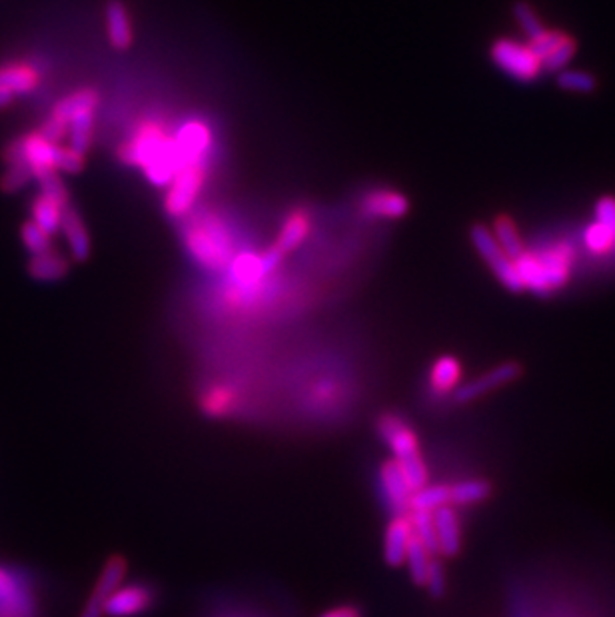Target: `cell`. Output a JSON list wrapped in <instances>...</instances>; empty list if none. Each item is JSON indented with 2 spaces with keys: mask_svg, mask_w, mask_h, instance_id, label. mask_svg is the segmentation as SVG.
<instances>
[{
  "mask_svg": "<svg viewBox=\"0 0 615 617\" xmlns=\"http://www.w3.org/2000/svg\"><path fill=\"white\" fill-rule=\"evenodd\" d=\"M558 84L570 92H592L596 88V78L586 70H560Z\"/></svg>",
  "mask_w": 615,
  "mask_h": 617,
  "instance_id": "34",
  "label": "cell"
},
{
  "mask_svg": "<svg viewBox=\"0 0 615 617\" xmlns=\"http://www.w3.org/2000/svg\"><path fill=\"white\" fill-rule=\"evenodd\" d=\"M238 402V396L232 388L228 386H212L204 392V396L200 398V408L204 410L206 416L212 418H222L226 414H230L234 410Z\"/></svg>",
  "mask_w": 615,
  "mask_h": 617,
  "instance_id": "26",
  "label": "cell"
},
{
  "mask_svg": "<svg viewBox=\"0 0 615 617\" xmlns=\"http://www.w3.org/2000/svg\"><path fill=\"white\" fill-rule=\"evenodd\" d=\"M210 174L208 162H188L178 166L172 180L164 186V212L182 220L194 210Z\"/></svg>",
  "mask_w": 615,
  "mask_h": 617,
  "instance_id": "7",
  "label": "cell"
},
{
  "mask_svg": "<svg viewBox=\"0 0 615 617\" xmlns=\"http://www.w3.org/2000/svg\"><path fill=\"white\" fill-rule=\"evenodd\" d=\"M514 14H516L522 30L528 34V38H534L544 30V24L540 22L536 10L528 2H518L516 8H514Z\"/></svg>",
  "mask_w": 615,
  "mask_h": 617,
  "instance_id": "35",
  "label": "cell"
},
{
  "mask_svg": "<svg viewBox=\"0 0 615 617\" xmlns=\"http://www.w3.org/2000/svg\"><path fill=\"white\" fill-rule=\"evenodd\" d=\"M434 554L416 538L412 536L410 540V546L406 550V558H404V564L408 566L410 570V578L416 586H424V580H426V574H428V568L432 564V558Z\"/></svg>",
  "mask_w": 615,
  "mask_h": 617,
  "instance_id": "29",
  "label": "cell"
},
{
  "mask_svg": "<svg viewBox=\"0 0 615 617\" xmlns=\"http://www.w3.org/2000/svg\"><path fill=\"white\" fill-rule=\"evenodd\" d=\"M414 532L410 514H396L384 534V560L392 568H400L406 558V550L410 546Z\"/></svg>",
  "mask_w": 615,
  "mask_h": 617,
  "instance_id": "20",
  "label": "cell"
},
{
  "mask_svg": "<svg viewBox=\"0 0 615 617\" xmlns=\"http://www.w3.org/2000/svg\"><path fill=\"white\" fill-rule=\"evenodd\" d=\"M492 496V484L486 480H466L450 486L452 506H472Z\"/></svg>",
  "mask_w": 615,
  "mask_h": 617,
  "instance_id": "28",
  "label": "cell"
},
{
  "mask_svg": "<svg viewBox=\"0 0 615 617\" xmlns=\"http://www.w3.org/2000/svg\"><path fill=\"white\" fill-rule=\"evenodd\" d=\"M318 617H362V612L356 606H338Z\"/></svg>",
  "mask_w": 615,
  "mask_h": 617,
  "instance_id": "39",
  "label": "cell"
},
{
  "mask_svg": "<svg viewBox=\"0 0 615 617\" xmlns=\"http://www.w3.org/2000/svg\"><path fill=\"white\" fill-rule=\"evenodd\" d=\"M154 602V596L150 588L142 584H130V586H118L110 598L104 604V616L106 617H134L144 614Z\"/></svg>",
  "mask_w": 615,
  "mask_h": 617,
  "instance_id": "15",
  "label": "cell"
},
{
  "mask_svg": "<svg viewBox=\"0 0 615 617\" xmlns=\"http://www.w3.org/2000/svg\"><path fill=\"white\" fill-rule=\"evenodd\" d=\"M20 240H22L24 248L30 252V256L52 248V234H48L44 228H40L32 220H28L20 226Z\"/></svg>",
  "mask_w": 615,
  "mask_h": 617,
  "instance_id": "33",
  "label": "cell"
},
{
  "mask_svg": "<svg viewBox=\"0 0 615 617\" xmlns=\"http://www.w3.org/2000/svg\"><path fill=\"white\" fill-rule=\"evenodd\" d=\"M446 586H448V580H446L444 566L438 560H432L428 574H426V580H424V588L430 592L432 598H444Z\"/></svg>",
  "mask_w": 615,
  "mask_h": 617,
  "instance_id": "36",
  "label": "cell"
},
{
  "mask_svg": "<svg viewBox=\"0 0 615 617\" xmlns=\"http://www.w3.org/2000/svg\"><path fill=\"white\" fill-rule=\"evenodd\" d=\"M436 538H438V554L442 556H458L462 550V524L456 508L452 504L434 510Z\"/></svg>",
  "mask_w": 615,
  "mask_h": 617,
  "instance_id": "21",
  "label": "cell"
},
{
  "mask_svg": "<svg viewBox=\"0 0 615 617\" xmlns=\"http://www.w3.org/2000/svg\"><path fill=\"white\" fill-rule=\"evenodd\" d=\"M68 206V192L60 174H48L38 180V194L30 206V220L54 236L60 232Z\"/></svg>",
  "mask_w": 615,
  "mask_h": 617,
  "instance_id": "8",
  "label": "cell"
},
{
  "mask_svg": "<svg viewBox=\"0 0 615 617\" xmlns=\"http://www.w3.org/2000/svg\"><path fill=\"white\" fill-rule=\"evenodd\" d=\"M472 236V244L476 248V252L482 256V260L490 266V270L496 274V278L504 284V288H508L510 292H524V284L522 278L518 274V268L514 264V260L502 250V246L496 242L492 230L488 226L476 224L470 232Z\"/></svg>",
  "mask_w": 615,
  "mask_h": 617,
  "instance_id": "9",
  "label": "cell"
},
{
  "mask_svg": "<svg viewBox=\"0 0 615 617\" xmlns=\"http://www.w3.org/2000/svg\"><path fill=\"white\" fill-rule=\"evenodd\" d=\"M450 504V486L446 484H426L424 488L412 492L410 498V510H426V512H434L442 506Z\"/></svg>",
  "mask_w": 615,
  "mask_h": 617,
  "instance_id": "30",
  "label": "cell"
},
{
  "mask_svg": "<svg viewBox=\"0 0 615 617\" xmlns=\"http://www.w3.org/2000/svg\"><path fill=\"white\" fill-rule=\"evenodd\" d=\"M182 242L188 256L210 272H224L236 254L226 222L210 210L198 212L186 220Z\"/></svg>",
  "mask_w": 615,
  "mask_h": 617,
  "instance_id": "3",
  "label": "cell"
},
{
  "mask_svg": "<svg viewBox=\"0 0 615 617\" xmlns=\"http://www.w3.org/2000/svg\"><path fill=\"white\" fill-rule=\"evenodd\" d=\"M180 166L188 162H210L214 134L206 120L188 118L174 130Z\"/></svg>",
  "mask_w": 615,
  "mask_h": 617,
  "instance_id": "11",
  "label": "cell"
},
{
  "mask_svg": "<svg viewBox=\"0 0 615 617\" xmlns=\"http://www.w3.org/2000/svg\"><path fill=\"white\" fill-rule=\"evenodd\" d=\"M128 572V562L122 556H110L102 566V572L94 584V590L80 612V617H104V604L110 594L124 582Z\"/></svg>",
  "mask_w": 615,
  "mask_h": 617,
  "instance_id": "14",
  "label": "cell"
},
{
  "mask_svg": "<svg viewBox=\"0 0 615 617\" xmlns=\"http://www.w3.org/2000/svg\"><path fill=\"white\" fill-rule=\"evenodd\" d=\"M12 100H14V96H12V94H8V92L0 90V110H2V108H6L8 104H12Z\"/></svg>",
  "mask_w": 615,
  "mask_h": 617,
  "instance_id": "40",
  "label": "cell"
},
{
  "mask_svg": "<svg viewBox=\"0 0 615 617\" xmlns=\"http://www.w3.org/2000/svg\"><path fill=\"white\" fill-rule=\"evenodd\" d=\"M312 230V216L306 208H294L290 210V214L284 218L276 242L272 244L280 254L288 256L290 252L298 250L306 238L310 236Z\"/></svg>",
  "mask_w": 615,
  "mask_h": 617,
  "instance_id": "19",
  "label": "cell"
},
{
  "mask_svg": "<svg viewBox=\"0 0 615 617\" xmlns=\"http://www.w3.org/2000/svg\"><path fill=\"white\" fill-rule=\"evenodd\" d=\"M462 384V364L456 356H440L430 368V386L438 394H454Z\"/></svg>",
  "mask_w": 615,
  "mask_h": 617,
  "instance_id": "25",
  "label": "cell"
},
{
  "mask_svg": "<svg viewBox=\"0 0 615 617\" xmlns=\"http://www.w3.org/2000/svg\"><path fill=\"white\" fill-rule=\"evenodd\" d=\"M58 142H52L46 134L38 130H30L10 142L4 150V164H16L30 172L32 180H40L48 174H58L56 156Z\"/></svg>",
  "mask_w": 615,
  "mask_h": 617,
  "instance_id": "6",
  "label": "cell"
},
{
  "mask_svg": "<svg viewBox=\"0 0 615 617\" xmlns=\"http://www.w3.org/2000/svg\"><path fill=\"white\" fill-rule=\"evenodd\" d=\"M378 434L390 446L394 460L400 464L412 492L424 488L430 482L428 466L420 452V438L414 428L398 414H382L378 418Z\"/></svg>",
  "mask_w": 615,
  "mask_h": 617,
  "instance_id": "5",
  "label": "cell"
},
{
  "mask_svg": "<svg viewBox=\"0 0 615 617\" xmlns=\"http://www.w3.org/2000/svg\"><path fill=\"white\" fill-rule=\"evenodd\" d=\"M42 82V72L34 62L12 60L0 64V90L16 96L34 92Z\"/></svg>",
  "mask_w": 615,
  "mask_h": 617,
  "instance_id": "17",
  "label": "cell"
},
{
  "mask_svg": "<svg viewBox=\"0 0 615 617\" xmlns=\"http://www.w3.org/2000/svg\"><path fill=\"white\" fill-rule=\"evenodd\" d=\"M98 102L100 94L96 88L92 86L76 88L74 92L54 102V106L50 108L48 116L40 126V132L58 144H64V140H68V146L86 154L94 140V120Z\"/></svg>",
  "mask_w": 615,
  "mask_h": 617,
  "instance_id": "2",
  "label": "cell"
},
{
  "mask_svg": "<svg viewBox=\"0 0 615 617\" xmlns=\"http://www.w3.org/2000/svg\"><path fill=\"white\" fill-rule=\"evenodd\" d=\"M584 242L588 246V250L592 254H598V256H604V254H610L612 250H615V234L606 228L604 224L600 222H594L586 228V234H584Z\"/></svg>",
  "mask_w": 615,
  "mask_h": 617,
  "instance_id": "32",
  "label": "cell"
},
{
  "mask_svg": "<svg viewBox=\"0 0 615 617\" xmlns=\"http://www.w3.org/2000/svg\"><path fill=\"white\" fill-rule=\"evenodd\" d=\"M530 46L542 60V66L550 72L564 70L578 50V44L570 34L548 28H544L538 36L530 38Z\"/></svg>",
  "mask_w": 615,
  "mask_h": 617,
  "instance_id": "12",
  "label": "cell"
},
{
  "mask_svg": "<svg viewBox=\"0 0 615 617\" xmlns=\"http://www.w3.org/2000/svg\"><path fill=\"white\" fill-rule=\"evenodd\" d=\"M492 58L504 72L524 82L536 80L544 70L542 60L532 50V46L512 38L496 40L492 46Z\"/></svg>",
  "mask_w": 615,
  "mask_h": 617,
  "instance_id": "10",
  "label": "cell"
},
{
  "mask_svg": "<svg viewBox=\"0 0 615 617\" xmlns=\"http://www.w3.org/2000/svg\"><path fill=\"white\" fill-rule=\"evenodd\" d=\"M492 234L496 238V242L502 246V250L514 260L518 258L526 246H524V240H522V234L516 226V222L510 218V216H498L494 220V228H492Z\"/></svg>",
  "mask_w": 615,
  "mask_h": 617,
  "instance_id": "27",
  "label": "cell"
},
{
  "mask_svg": "<svg viewBox=\"0 0 615 617\" xmlns=\"http://www.w3.org/2000/svg\"><path fill=\"white\" fill-rule=\"evenodd\" d=\"M68 272V260L56 248L32 254L28 260V274L38 282H56Z\"/></svg>",
  "mask_w": 615,
  "mask_h": 617,
  "instance_id": "24",
  "label": "cell"
},
{
  "mask_svg": "<svg viewBox=\"0 0 615 617\" xmlns=\"http://www.w3.org/2000/svg\"><path fill=\"white\" fill-rule=\"evenodd\" d=\"M596 222L604 224L615 234V198L606 196L596 206Z\"/></svg>",
  "mask_w": 615,
  "mask_h": 617,
  "instance_id": "37",
  "label": "cell"
},
{
  "mask_svg": "<svg viewBox=\"0 0 615 617\" xmlns=\"http://www.w3.org/2000/svg\"><path fill=\"white\" fill-rule=\"evenodd\" d=\"M118 158L126 166L138 168L152 186H166L180 166L174 130L162 118L148 116L134 124L118 146Z\"/></svg>",
  "mask_w": 615,
  "mask_h": 617,
  "instance_id": "1",
  "label": "cell"
},
{
  "mask_svg": "<svg viewBox=\"0 0 615 617\" xmlns=\"http://www.w3.org/2000/svg\"><path fill=\"white\" fill-rule=\"evenodd\" d=\"M362 210L372 218L398 220L408 214L410 200L402 192H396L390 188H378V190H370L364 196Z\"/></svg>",
  "mask_w": 615,
  "mask_h": 617,
  "instance_id": "18",
  "label": "cell"
},
{
  "mask_svg": "<svg viewBox=\"0 0 615 617\" xmlns=\"http://www.w3.org/2000/svg\"><path fill=\"white\" fill-rule=\"evenodd\" d=\"M106 36L114 50H128L134 42V28L130 12L122 0H108L104 8Z\"/></svg>",
  "mask_w": 615,
  "mask_h": 617,
  "instance_id": "22",
  "label": "cell"
},
{
  "mask_svg": "<svg viewBox=\"0 0 615 617\" xmlns=\"http://www.w3.org/2000/svg\"><path fill=\"white\" fill-rule=\"evenodd\" d=\"M412 520V532L414 536L432 552L438 554V538H436V524H434V512L426 510H410Z\"/></svg>",
  "mask_w": 615,
  "mask_h": 617,
  "instance_id": "31",
  "label": "cell"
},
{
  "mask_svg": "<svg viewBox=\"0 0 615 617\" xmlns=\"http://www.w3.org/2000/svg\"><path fill=\"white\" fill-rule=\"evenodd\" d=\"M522 364L520 362H504L492 370H488L486 374L478 376L476 380H470L466 384H460L458 390L454 392V400L458 404H468L474 400L484 398L486 394L504 388L512 382H516L522 376Z\"/></svg>",
  "mask_w": 615,
  "mask_h": 617,
  "instance_id": "13",
  "label": "cell"
},
{
  "mask_svg": "<svg viewBox=\"0 0 615 617\" xmlns=\"http://www.w3.org/2000/svg\"><path fill=\"white\" fill-rule=\"evenodd\" d=\"M518 274L522 278L524 288H530L538 294H550L570 280L574 252L568 244L560 242L542 252L524 250L518 258H514Z\"/></svg>",
  "mask_w": 615,
  "mask_h": 617,
  "instance_id": "4",
  "label": "cell"
},
{
  "mask_svg": "<svg viewBox=\"0 0 615 617\" xmlns=\"http://www.w3.org/2000/svg\"><path fill=\"white\" fill-rule=\"evenodd\" d=\"M380 486L384 492V500L392 514H408L410 512V498H412V488L400 468V464L390 458L382 462L380 466Z\"/></svg>",
  "mask_w": 615,
  "mask_h": 617,
  "instance_id": "16",
  "label": "cell"
},
{
  "mask_svg": "<svg viewBox=\"0 0 615 617\" xmlns=\"http://www.w3.org/2000/svg\"><path fill=\"white\" fill-rule=\"evenodd\" d=\"M60 232L66 238L70 258L76 262H84L90 256L92 244H90V234L86 230V224L74 206L66 208L62 224H60Z\"/></svg>",
  "mask_w": 615,
  "mask_h": 617,
  "instance_id": "23",
  "label": "cell"
},
{
  "mask_svg": "<svg viewBox=\"0 0 615 617\" xmlns=\"http://www.w3.org/2000/svg\"><path fill=\"white\" fill-rule=\"evenodd\" d=\"M20 590H24L20 578L12 572H8L6 568L0 566V600L2 598H8V596H14L18 594Z\"/></svg>",
  "mask_w": 615,
  "mask_h": 617,
  "instance_id": "38",
  "label": "cell"
}]
</instances>
